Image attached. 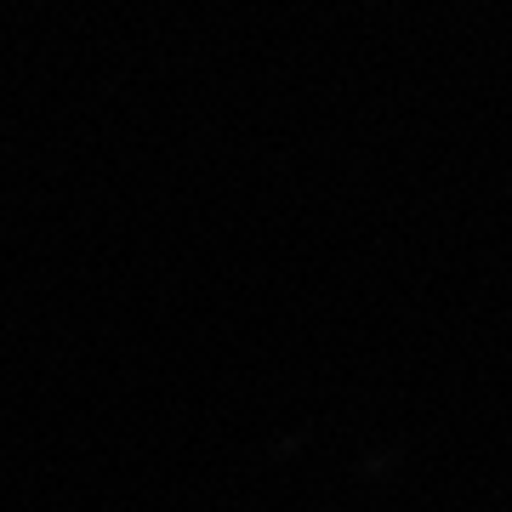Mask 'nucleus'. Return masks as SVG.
Segmentation results:
<instances>
[]
</instances>
